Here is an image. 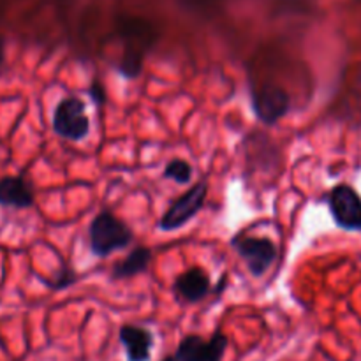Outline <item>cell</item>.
Returning <instances> with one entry per match:
<instances>
[{"label":"cell","mask_w":361,"mask_h":361,"mask_svg":"<svg viewBox=\"0 0 361 361\" xmlns=\"http://www.w3.org/2000/svg\"><path fill=\"white\" fill-rule=\"evenodd\" d=\"M133 229L120 221L113 212L102 210L92 219L88 228V243L94 256L108 257L133 243Z\"/></svg>","instance_id":"6da1fadb"},{"label":"cell","mask_w":361,"mask_h":361,"mask_svg":"<svg viewBox=\"0 0 361 361\" xmlns=\"http://www.w3.org/2000/svg\"><path fill=\"white\" fill-rule=\"evenodd\" d=\"M51 127L56 136L69 141H81L90 134V118L80 97H66L53 111Z\"/></svg>","instance_id":"7a4b0ae2"},{"label":"cell","mask_w":361,"mask_h":361,"mask_svg":"<svg viewBox=\"0 0 361 361\" xmlns=\"http://www.w3.org/2000/svg\"><path fill=\"white\" fill-rule=\"evenodd\" d=\"M207 196V180H201V182L194 183L187 192H183L182 196L176 197V200L169 204L168 210H166L164 214H162V217L159 219V229L166 233H171L183 228L190 219H194L200 214L201 208L204 207Z\"/></svg>","instance_id":"3957f363"},{"label":"cell","mask_w":361,"mask_h":361,"mask_svg":"<svg viewBox=\"0 0 361 361\" xmlns=\"http://www.w3.org/2000/svg\"><path fill=\"white\" fill-rule=\"evenodd\" d=\"M250 106H252V113L261 123L275 126L279 120H282L289 113L291 99L282 87L267 83L261 85V87H252Z\"/></svg>","instance_id":"277c9868"},{"label":"cell","mask_w":361,"mask_h":361,"mask_svg":"<svg viewBox=\"0 0 361 361\" xmlns=\"http://www.w3.org/2000/svg\"><path fill=\"white\" fill-rule=\"evenodd\" d=\"M235 252L245 261L252 277H263L271 264L277 261V245L270 238H256V236H235L231 240Z\"/></svg>","instance_id":"5b68a950"},{"label":"cell","mask_w":361,"mask_h":361,"mask_svg":"<svg viewBox=\"0 0 361 361\" xmlns=\"http://www.w3.org/2000/svg\"><path fill=\"white\" fill-rule=\"evenodd\" d=\"M228 349V337L222 331H215L210 338L200 335H187L176 348L171 361H222Z\"/></svg>","instance_id":"8992f818"},{"label":"cell","mask_w":361,"mask_h":361,"mask_svg":"<svg viewBox=\"0 0 361 361\" xmlns=\"http://www.w3.org/2000/svg\"><path fill=\"white\" fill-rule=\"evenodd\" d=\"M330 212L341 228L361 229V197L349 185H337L330 194Z\"/></svg>","instance_id":"52a82bcc"},{"label":"cell","mask_w":361,"mask_h":361,"mask_svg":"<svg viewBox=\"0 0 361 361\" xmlns=\"http://www.w3.org/2000/svg\"><path fill=\"white\" fill-rule=\"evenodd\" d=\"M173 293L180 303H200L212 293L210 275L200 267L180 274L173 284Z\"/></svg>","instance_id":"ba28073f"},{"label":"cell","mask_w":361,"mask_h":361,"mask_svg":"<svg viewBox=\"0 0 361 361\" xmlns=\"http://www.w3.org/2000/svg\"><path fill=\"white\" fill-rule=\"evenodd\" d=\"M34 189L23 176H2L0 178V207L27 210L34 204Z\"/></svg>","instance_id":"9c48e42d"},{"label":"cell","mask_w":361,"mask_h":361,"mask_svg":"<svg viewBox=\"0 0 361 361\" xmlns=\"http://www.w3.org/2000/svg\"><path fill=\"white\" fill-rule=\"evenodd\" d=\"M120 344L126 349L127 361H148L152 348H154V335L147 328L126 324L120 328Z\"/></svg>","instance_id":"30bf717a"},{"label":"cell","mask_w":361,"mask_h":361,"mask_svg":"<svg viewBox=\"0 0 361 361\" xmlns=\"http://www.w3.org/2000/svg\"><path fill=\"white\" fill-rule=\"evenodd\" d=\"M152 250L148 247L140 245L134 247L123 259L116 261L109 271V279L111 281H126V279H133L136 275L145 274L152 263Z\"/></svg>","instance_id":"8fae6325"},{"label":"cell","mask_w":361,"mask_h":361,"mask_svg":"<svg viewBox=\"0 0 361 361\" xmlns=\"http://www.w3.org/2000/svg\"><path fill=\"white\" fill-rule=\"evenodd\" d=\"M143 56L145 53L140 51V49L127 48L126 51H123V56L122 60H120L116 71H118L126 80H136L141 74V69H143Z\"/></svg>","instance_id":"7c38bea8"},{"label":"cell","mask_w":361,"mask_h":361,"mask_svg":"<svg viewBox=\"0 0 361 361\" xmlns=\"http://www.w3.org/2000/svg\"><path fill=\"white\" fill-rule=\"evenodd\" d=\"M164 178L173 180L176 183H189L192 178V166L183 159H173L166 164Z\"/></svg>","instance_id":"4fadbf2b"},{"label":"cell","mask_w":361,"mask_h":361,"mask_svg":"<svg viewBox=\"0 0 361 361\" xmlns=\"http://www.w3.org/2000/svg\"><path fill=\"white\" fill-rule=\"evenodd\" d=\"M76 281V274H74L69 267H62L55 275H53L51 282H46V286H48L49 289H53V291H60V289H66L69 288V286H73Z\"/></svg>","instance_id":"5bb4252c"},{"label":"cell","mask_w":361,"mask_h":361,"mask_svg":"<svg viewBox=\"0 0 361 361\" xmlns=\"http://www.w3.org/2000/svg\"><path fill=\"white\" fill-rule=\"evenodd\" d=\"M88 94H90V99L95 102L97 106H102L106 102V90L104 87H102L99 81H94L90 87V90H88Z\"/></svg>","instance_id":"9a60e30c"},{"label":"cell","mask_w":361,"mask_h":361,"mask_svg":"<svg viewBox=\"0 0 361 361\" xmlns=\"http://www.w3.org/2000/svg\"><path fill=\"white\" fill-rule=\"evenodd\" d=\"M4 62V42L2 39H0V63Z\"/></svg>","instance_id":"2e32d148"},{"label":"cell","mask_w":361,"mask_h":361,"mask_svg":"<svg viewBox=\"0 0 361 361\" xmlns=\"http://www.w3.org/2000/svg\"><path fill=\"white\" fill-rule=\"evenodd\" d=\"M192 2H207V0H192Z\"/></svg>","instance_id":"e0dca14e"},{"label":"cell","mask_w":361,"mask_h":361,"mask_svg":"<svg viewBox=\"0 0 361 361\" xmlns=\"http://www.w3.org/2000/svg\"><path fill=\"white\" fill-rule=\"evenodd\" d=\"M164 361H171V360H169V358H168V360H164Z\"/></svg>","instance_id":"ac0fdd59"}]
</instances>
